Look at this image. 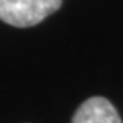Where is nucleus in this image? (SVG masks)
I'll return each mask as SVG.
<instances>
[{"label": "nucleus", "mask_w": 123, "mask_h": 123, "mask_svg": "<svg viewBox=\"0 0 123 123\" xmlns=\"http://www.w3.org/2000/svg\"><path fill=\"white\" fill-rule=\"evenodd\" d=\"M60 6L62 0H0V19L15 27H30Z\"/></svg>", "instance_id": "nucleus-1"}, {"label": "nucleus", "mask_w": 123, "mask_h": 123, "mask_svg": "<svg viewBox=\"0 0 123 123\" xmlns=\"http://www.w3.org/2000/svg\"><path fill=\"white\" fill-rule=\"evenodd\" d=\"M71 123H122V119L107 98L96 96L78 107Z\"/></svg>", "instance_id": "nucleus-2"}]
</instances>
